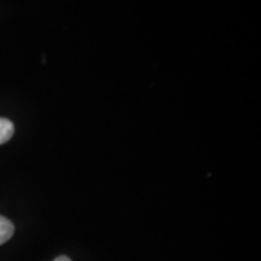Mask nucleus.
<instances>
[{"mask_svg":"<svg viewBox=\"0 0 261 261\" xmlns=\"http://www.w3.org/2000/svg\"><path fill=\"white\" fill-rule=\"evenodd\" d=\"M15 232V226L10 222L9 219H6L5 216H0V245L9 241L12 235Z\"/></svg>","mask_w":261,"mask_h":261,"instance_id":"1","label":"nucleus"},{"mask_svg":"<svg viewBox=\"0 0 261 261\" xmlns=\"http://www.w3.org/2000/svg\"><path fill=\"white\" fill-rule=\"evenodd\" d=\"M13 132H15L13 123L6 118H0V145L8 142L13 137Z\"/></svg>","mask_w":261,"mask_h":261,"instance_id":"2","label":"nucleus"},{"mask_svg":"<svg viewBox=\"0 0 261 261\" xmlns=\"http://www.w3.org/2000/svg\"><path fill=\"white\" fill-rule=\"evenodd\" d=\"M54 261H71L68 257H65V255H60V257H57Z\"/></svg>","mask_w":261,"mask_h":261,"instance_id":"3","label":"nucleus"}]
</instances>
